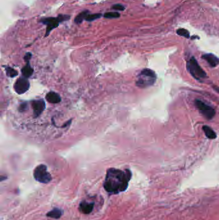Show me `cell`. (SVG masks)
Returning <instances> with one entry per match:
<instances>
[{
	"label": "cell",
	"instance_id": "obj_1",
	"mask_svg": "<svg viewBox=\"0 0 219 220\" xmlns=\"http://www.w3.org/2000/svg\"><path fill=\"white\" fill-rule=\"evenodd\" d=\"M131 177L132 173L129 169L110 168L106 173L104 188L110 195L119 194L127 189Z\"/></svg>",
	"mask_w": 219,
	"mask_h": 220
},
{
	"label": "cell",
	"instance_id": "obj_2",
	"mask_svg": "<svg viewBox=\"0 0 219 220\" xmlns=\"http://www.w3.org/2000/svg\"><path fill=\"white\" fill-rule=\"evenodd\" d=\"M156 73L150 69H143L137 76L136 84L139 88H146L154 85L156 81Z\"/></svg>",
	"mask_w": 219,
	"mask_h": 220
},
{
	"label": "cell",
	"instance_id": "obj_3",
	"mask_svg": "<svg viewBox=\"0 0 219 220\" xmlns=\"http://www.w3.org/2000/svg\"><path fill=\"white\" fill-rule=\"evenodd\" d=\"M187 70L191 75V76L197 80V81H201L206 78H207L206 73L198 64L194 57H191V59L187 62Z\"/></svg>",
	"mask_w": 219,
	"mask_h": 220
},
{
	"label": "cell",
	"instance_id": "obj_4",
	"mask_svg": "<svg viewBox=\"0 0 219 220\" xmlns=\"http://www.w3.org/2000/svg\"><path fill=\"white\" fill-rule=\"evenodd\" d=\"M69 19H70V16L68 15L60 14L57 17H47L41 19V22L42 23L47 25L45 36H48L53 29L57 27L60 23L66 21V20H68Z\"/></svg>",
	"mask_w": 219,
	"mask_h": 220
},
{
	"label": "cell",
	"instance_id": "obj_5",
	"mask_svg": "<svg viewBox=\"0 0 219 220\" xmlns=\"http://www.w3.org/2000/svg\"><path fill=\"white\" fill-rule=\"evenodd\" d=\"M34 177L36 181L42 183H48L51 180V176L47 170V167L43 164L36 167L34 171Z\"/></svg>",
	"mask_w": 219,
	"mask_h": 220
},
{
	"label": "cell",
	"instance_id": "obj_6",
	"mask_svg": "<svg viewBox=\"0 0 219 220\" xmlns=\"http://www.w3.org/2000/svg\"><path fill=\"white\" fill-rule=\"evenodd\" d=\"M195 105L201 114L208 120L213 118L215 115V110L210 106L201 101V100H195Z\"/></svg>",
	"mask_w": 219,
	"mask_h": 220
},
{
	"label": "cell",
	"instance_id": "obj_7",
	"mask_svg": "<svg viewBox=\"0 0 219 220\" xmlns=\"http://www.w3.org/2000/svg\"><path fill=\"white\" fill-rule=\"evenodd\" d=\"M30 88V83L27 78L25 77L19 78L14 84V90L18 94H23Z\"/></svg>",
	"mask_w": 219,
	"mask_h": 220
},
{
	"label": "cell",
	"instance_id": "obj_8",
	"mask_svg": "<svg viewBox=\"0 0 219 220\" xmlns=\"http://www.w3.org/2000/svg\"><path fill=\"white\" fill-rule=\"evenodd\" d=\"M31 105L33 110V114H34V117L35 118L41 115V113L46 108V104L44 101L43 99L32 101L31 102Z\"/></svg>",
	"mask_w": 219,
	"mask_h": 220
},
{
	"label": "cell",
	"instance_id": "obj_9",
	"mask_svg": "<svg viewBox=\"0 0 219 220\" xmlns=\"http://www.w3.org/2000/svg\"><path fill=\"white\" fill-rule=\"evenodd\" d=\"M31 56H32V54H30V53H27V54L25 55V59L26 61V65L23 68L21 72H22V74H23V77H25L26 78L30 77L32 75L33 72H34V70H33V69L31 68V66L30 65V62H29L30 59L31 58Z\"/></svg>",
	"mask_w": 219,
	"mask_h": 220
},
{
	"label": "cell",
	"instance_id": "obj_10",
	"mask_svg": "<svg viewBox=\"0 0 219 220\" xmlns=\"http://www.w3.org/2000/svg\"><path fill=\"white\" fill-rule=\"evenodd\" d=\"M94 207V203H90L86 201L82 202L79 205L78 209L80 212L84 214H88L93 211Z\"/></svg>",
	"mask_w": 219,
	"mask_h": 220
},
{
	"label": "cell",
	"instance_id": "obj_11",
	"mask_svg": "<svg viewBox=\"0 0 219 220\" xmlns=\"http://www.w3.org/2000/svg\"><path fill=\"white\" fill-rule=\"evenodd\" d=\"M202 58L206 61L207 63L212 68H215L219 64V58L213 55V54H204Z\"/></svg>",
	"mask_w": 219,
	"mask_h": 220
},
{
	"label": "cell",
	"instance_id": "obj_12",
	"mask_svg": "<svg viewBox=\"0 0 219 220\" xmlns=\"http://www.w3.org/2000/svg\"><path fill=\"white\" fill-rule=\"evenodd\" d=\"M46 99L48 102L51 104H57L61 101V98L57 93L50 91L46 95Z\"/></svg>",
	"mask_w": 219,
	"mask_h": 220
},
{
	"label": "cell",
	"instance_id": "obj_13",
	"mask_svg": "<svg viewBox=\"0 0 219 220\" xmlns=\"http://www.w3.org/2000/svg\"><path fill=\"white\" fill-rule=\"evenodd\" d=\"M62 214H63L62 210L58 208H55L50 210V212H48L47 214H46V216L54 219H59L62 216Z\"/></svg>",
	"mask_w": 219,
	"mask_h": 220
},
{
	"label": "cell",
	"instance_id": "obj_14",
	"mask_svg": "<svg viewBox=\"0 0 219 220\" xmlns=\"http://www.w3.org/2000/svg\"><path fill=\"white\" fill-rule=\"evenodd\" d=\"M202 129L205 133L206 136L209 139H215L217 138L216 133L208 125H204L202 127Z\"/></svg>",
	"mask_w": 219,
	"mask_h": 220
},
{
	"label": "cell",
	"instance_id": "obj_15",
	"mask_svg": "<svg viewBox=\"0 0 219 220\" xmlns=\"http://www.w3.org/2000/svg\"><path fill=\"white\" fill-rule=\"evenodd\" d=\"M89 15V11L85 10L82 12L75 18V23L77 24H81L84 19H85L87 16Z\"/></svg>",
	"mask_w": 219,
	"mask_h": 220
},
{
	"label": "cell",
	"instance_id": "obj_16",
	"mask_svg": "<svg viewBox=\"0 0 219 220\" xmlns=\"http://www.w3.org/2000/svg\"><path fill=\"white\" fill-rule=\"evenodd\" d=\"M120 16L119 13L117 12H106L104 14V17L107 19H112V18H118Z\"/></svg>",
	"mask_w": 219,
	"mask_h": 220
},
{
	"label": "cell",
	"instance_id": "obj_17",
	"mask_svg": "<svg viewBox=\"0 0 219 220\" xmlns=\"http://www.w3.org/2000/svg\"><path fill=\"white\" fill-rule=\"evenodd\" d=\"M5 70H6V75L9 77H14L16 75H17V71L16 70H15L14 69H13L12 68L10 67H6L5 68Z\"/></svg>",
	"mask_w": 219,
	"mask_h": 220
},
{
	"label": "cell",
	"instance_id": "obj_18",
	"mask_svg": "<svg viewBox=\"0 0 219 220\" xmlns=\"http://www.w3.org/2000/svg\"><path fill=\"white\" fill-rule=\"evenodd\" d=\"M177 34H179V36H183L186 38H189L190 37V33L189 32L186 30V29H178L177 30Z\"/></svg>",
	"mask_w": 219,
	"mask_h": 220
},
{
	"label": "cell",
	"instance_id": "obj_19",
	"mask_svg": "<svg viewBox=\"0 0 219 220\" xmlns=\"http://www.w3.org/2000/svg\"><path fill=\"white\" fill-rule=\"evenodd\" d=\"M102 16V14H89L87 17H86L85 20L88 21H94L95 19H97L100 17Z\"/></svg>",
	"mask_w": 219,
	"mask_h": 220
},
{
	"label": "cell",
	"instance_id": "obj_20",
	"mask_svg": "<svg viewBox=\"0 0 219 220\" xmlns=\"http://www.w3.org/2000/svg\"><path fill=\"white\" fill-rule=\"evenodd\" d=\"M112 9L113 10H115L122 11V10H125V6H123L121 4H116L112 6Z\"/></svg>",
	"mask_w": 219,
	"mask_h": 220
}]
</instances>
